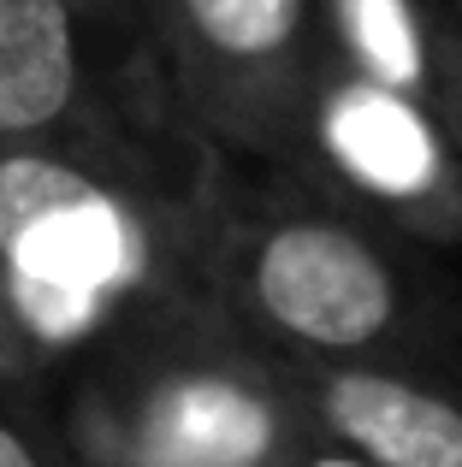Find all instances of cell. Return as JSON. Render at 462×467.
<instances>
[{
	"label": "cell",
	"mask_w": 462,
	"mask_h": 467,
	"mask_svg": "<svg viewBox=\"0 0 462 467\" xmlns=\"http://www.w3.org/2000/svg\"><path fill=\"white\" fill-rule=\"evenodd\" d=\"M202 285L278 361L462 379V285L445 254L297 171L208 160Z\"/></svg>",
	"instance_id": "1"
},
{
	"label": "cell",
	"mask_w": 462,
	"mask_h": 467,
	"mask_svg": "<svg viewBox=\"0 0 462 467\" xmlns=\"http://www.w3.org/2000/svg\"><path fill=\"white\" fill-rule=\"evenodd\" d=\"M208 149L36 142L0 149V290L42 390L125 319L208 296Z\"/></svg>",
	"instance_id": "2"
},
{
	"label": "cell",
	"mask_w": 462,
	"mask_h": 467,
	"mask_svg": "<svg viewBox=\"0 0 462 467\" xmlns=\"http://www.w3.org/2000/svg\"><path fill=\"white\" fill-rule=\"evenodd\" d=\"M59 467H290L314 438L290 373L214 296L125 319L36 402Z\"/></svg>",
	"instance_id": "3"
},
{
	"label": "cell",
	"mask_w": 462,
	"mask_h": 467,
	"mask_svg": "<svg viewBox=\"0 0 462 467\" xmlns=\"http://www.w3.org/2000/svg\"><path fill=\"white\" fill-rule=\"evenodd\" d=\"M427 0H320V71L297 178L421 249H462V160L433 95Z\"/></svg>",
	"instance_id": "4"
},
{
	"label": "cell",
	"mask_w": 462,
	"mask_h": 467,
	"mask_svg": "<svg viewBox=\"0 0 462 467\" xmlns=\"http://www.w3.org/2000/svg\"><path fill=\"white\" fill-rule=\"evenodd\" d=\"M154 71L208 154L290 171L320 71V0H166Z\"/></svg>",
	"instance_id": "5"
},
{
	"label": "cell",
	"mask_w": 462,
	"mask_h": 467,
	"mask_svg": "<svg viewBox=\"0 0 462 467\" xmlns=\"http://www.w3.org/2000/svg\"><path fill=\"white\" fill-rule=\"evenodd\" d=\"M36 142L202 149L166 107L154 54L89 0H0V149Z\"/></svg>",
	"instance_id": "6"
},
{
	"label": "cell",
	"mask_w": 462,
	"mask_h": 467,
	"mask_svg": "<svg viewBox=\"0 0 462 467\" xmlns=\"http://www.w3.org/2000/svg\"><path fill=\"white\" fill-rule=\"evenodd\" d=\"M290 390L320 438L380 467H462V379L392 367H297Z\"/></svg>",
	"instance_id": "7"
},
{
	"label": "cell",
	"mask_w": 462,
	"mask_h": 467,
	"mask_svg": "<svg viewBox=\"0 0 462 467\" xmlns=\"http://www.w3.org/2000/svg\"><path fill=\"white\" fill-rule=\"evenodd\" d=\"M433 95H439V119L451 130V149L462 160V18L451 0H439V42H433Z\"/></svg>",
	"instance_id": "8"
},
{
	"label": "cell",
	"mask_w": 462,
	"mask_h": 467,
	"mask_svg": "<svg viewBox=\"0 0 462 467\" xmlns=\"http://www.w3.org/2000/svg\"><path fill=\"white\" fill-rule=\"evenodd\" d=\"M0 397L36 426V402H42V367L36 355L24 349L18 326H12V308H6V290H0Z\"/></svg>",
	"instance_id": "9"
},
{
	"label": "cell",
	"mask_w": 462,
	"mask_h": 467,
	"mask_svg": "<svg viewBox=\"0 0 462 467\" xmlns=\"http://www.w3.org/2000/svg\"><path fill=\"white\" fill-rule=\"evenodd\" d=\"M0 467H59L54 444H47L6 397H0Z\"/></svg>",
	"instance_id": "10"
},
{
	"label": "cell",
	"mask_w": 462,
	"mask_h": 467,
	"mask_svg": "<svg viewBox=\"0 0 462 467\" xmlns=\"http://www.w3.org/2000/svg\"><path fill=\"white\" fill-rule=\"evenodd\" d=\"M89 6L101 12L119 36H131L137 47L154 54V30H161V6H166V0H89Z\"/></svg>",
	"instance_id": "11"
},
{
	"label": "cell",
	"mask_w": 462,
	"mask_h": 467,
	"mask_svg": "<svg viewBox=\"0 0 462 467\" xmlns=\"http://www.w3.org/2000/svg\"><path fill=\"white\" fill-rule=\"evenodd\" d=\"M290 467H380V462H368V456H356V450H344V444H332V438L314 432L309 444L297 450V462H290Z\"/></svg>",
	"instance_id": "12"
},
{
	"label": "cell",
	"mask_w": 462,
	"mask_h": 467,
	"mask_svg": "<svg viewBox=\"0 0 462 467\" xmlns=\"http://www.w3.org/2000/svg\"><path fill=\"white\" fill-rule=\"evenodd\" d=\"M451 12H457V18H462V0H451Z\"/></svg>",
	"instance_id": "13"
}]
</instances>
